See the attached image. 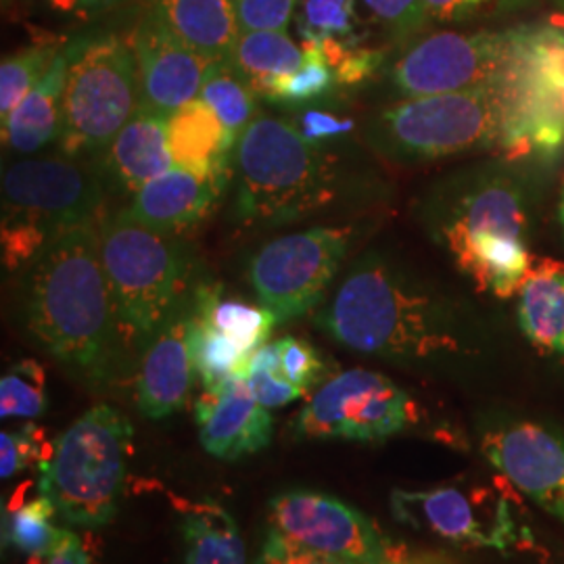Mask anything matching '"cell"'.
Segmentation results:
<instances>
[{
	"mask_svg": "<svg viewBox=\"0 0 564 564\" xmlns=\"http://www.w3.org/2000/svg\"><path fill=\"white\" fill-rule=\"evenodd\" d=\"M316 326L356 354L402 366L449 368L481 354L463 305L377 249L349 265Z\"/></svg>",
	"mask_w": 564,
	"mask_h": 564,
	"instance_id": "cell-1",
	"label": "cell"
},
{
	"mask_svg": "<svg viewBox=\"0 0 564 564\" xmlns=\"http://www.w3.org/2000/svg\"><path fill=\"white\" fill-rule=\"evenodd\" d=\"M389 564H423V563H398V561H391Z\"/></svg>",
	"mask_w": 564,
	"mask_h": 564,
	"instance_id": "cell-48",
	"label": "cell"
},
{
	"mask_svg": "<svg viewBox=\"0 0 564 564\" xmlns=\"http://www.w3.org/2000/svg\"><path fill=\"white\" fill-rule=\"evenodd\" d=\"M132 423L109 403L86 410L39 464V494L65 523L95 529L116 519L132 449Z\"/></svg>",
	"mask_w": 564,
	"mask_h": 564,
	"instance_id": "cell-8",
	"label": "cell"
},
{
	"mask_svg": "<svg viewBox=\"0 0 564 564\" xmlns=\"http://www.w3.org/2000/svg\"><path fill=\"white\" fill-rule=\"evenodd\" d=\"M354 241L351 228L314 226L265 242L247 268L260 305L270 310L279 324L316 310Z\"/></svg>",
	"mask_w": 564,
	"mask_h": 564,
	"instance_id": "cell-12",
	"label": "cell"
},
{
	"mask_svg": "<svg viewBox=\"0 0 564 564\" xmlns=\"http://www.w3.org/2000/svg\"><path fill=\"white\" fill-rule=\"evenodd\" d=\"M130 44L139 69L141 109L162 118L199 99L209 67L220 61L191 48L153 11L139 21Z\"/></svg>",
	"mask_w": 564,
	"mask_h": 564,
	"instance_id": "cell-16",
	"label": "cell"
},
{
	"mask_svg": "<svg viewBox=\"0 0 564 564\" xmlns=\"http://www.w3.org/2000/svg\"><path fill=\"white\" fill-rule=\"evenodd\" d=\"M535 65L519 82L398 99L368 120L364 139L375 153L395 163L437 162L498 144L529 147L544 99Z\"/></svg>",
	"mask_w": 564,
	"mask_h": 564,
	"instance_id": "cell-4",
	"label": "cell"
},
{
	"mask_svg": "<svg viewBox=\"0 0 564 564\" xmlns=\"http://www.w3.org/2000/svg\"><path fill=\"white\" fill-rule=\"evenodd\" d=\"M423 421L416 400L383 372L351 368L330 377L293 421L297 440L384 442Z\"/></svg>",
	"mask_w": 564,
	"mask_h": 564,
	"instance_id": "cell-11",
	"label": "cell"
},
{
	"mask_svg": "<svg viewBox=\"0 0 564 564\" xmlns=\"http://www.w3.org/2000/svg\"><path fill=\"white\" fill-rule=\"evenodd\" d=\"M199 99L218 113L228 134V147L235 151L242 132L258 116L253 86L230 61L220 59L209 67Z\"/></svg>",
	"mask_w": 564,
	"mask_h": 564,
	"instance_id": "cell-28",
	"label": "cell"
},
{
	"mask_svg": "<svg viewBox=\"0 0 564 564\" xmlns=\"http://www.w3.org/2000/svg\"><path fill=\"white\" fill-rule=\"evenodd\" d=\"M479 447L521 496L564 524V426L494 414L479 426Z\"/></svg>",
	"mask_w": 564,
	"mask_h": 564,
	"instance_id": "cell-14",
	"label": "cell"
},
{
	"mask_svg": "<svg viewBox=\"0 0 564 564\" xmlns=\"http://www.w3.org/2000/svg\"><path fill=\"white\" fill-rule=\"evenodd\" d=\"M419 209L424 230L479 291L519 293L533 263L521 182L498 170L464 172L431 188Z\"/></svg>",
	"mask_w": 564,
	"mask_h": 564,
	"instance_id": "cell-5",
	"label": "cell"
},
{
	"mask_svg": "<svg viewBox=\"0 0 564 564\" xmlns=\"http://www.w3.org/2000/svg\"><path fill=\"white\" fill-rule=\"evenodd\" d=\"M101 218L65 230L21 272L25 330L90 387L113 379L126 349L102 268Z\"/></svg>",
	"mask_w": 564,
	"mask_h": 564,
	"instance_id": "cell-2",
	"label": "cell"
},
{
	"mask_svg": "<svg viewBox=\"0 0 564 564\" xmlns=\"http://www.w3.org/2000/svg\"><path fill=\"white\" fill-rule=\"evenodd\" d=\"M232 176L235 167L197 174L174 165L147 182L126 207V214L147 228L182 237L209 216Z\"/></svg>",
	"mask_w": 564,
	"mask_h": 564,
	"instance_id": "cell-19",
	"label": "cell"
},
{
	"mask_svg": "<svg viewBox=\"0 0 564 564\" xmlns=\"http://www.w3.org/2000/svg\"><path fill=\"white\" fill-rule=\"evenodd\" d=\"M149 11L212 59H228L242 32L232 0H149Z\"/></svg>",
	"mask_w": 564,
	"mask_h": 564,
	"instance_id": "cell-22",
	"label": "cell"
},
{
	"mask_svg": "<svg viewBox=\"0 0 564 564\" xmlns=\"http://www.w3.org/2000/svg\"><path fill=\"white\" fill-rule=\"evenodd\" d=\"M256 564H339L326 556H321L312 550H305L302 545L293 544L286 540L276 529L268 527V533L263 538L262 550L256 558Z\"/></svg>",
	"mask_w": 564,
	"mask_h": 564,
	"instance_id": "cell-42",
	"label": "cell"
},
{
	"mask_svg": "<svg viewBox=\"0 0 564 564\" xmlns=\"http://www.w3.org/2000/svg\"><path fill=\"white\" fill-rule=\"evenodd\" d=\"M247 383L263 408L274 410L305 395L302 387L289 383L281 370V343H265L256 349L247 366Z\"/></svg>",
	"mask_w": 564,
	"mask_h": 564,
	"instance_id": "cell-34",
	"label": "cell"
},
{
	"mask_svg": "<svg viewBox=\"0 0 564 564\" xmlns=\"http://www.w3.org/2000/svg\"><path fill=\"white\" fill-rule=\"evenodd\" d=\"M99 241L121 339L126 347L142 351L202 281L199 262L182 237L147 228L126 209L102 214Z\"/></svg>",
	"mask_w": 564,
	"mask_h": 564,
	"instance_id": "cell-6",
	"label": "cell"
},
{
	"mask_svg": "<svg viewBox=\"0 0 564 564\" xmlns=\"http://www.w3.org/2000/svg\"><path fill=\"white\" fill-rule=\"evenodd\" d=\"M197 314L235 343L247 356L265 345L276 318L263 305L223 300V289L212 281L197 282L195 286Z\"/></svg>",
	"mask_w": 564,
	"mask_h": 564,
	"instance_id": "cell-27",
	"label": "cell"
},
{
	"mask_svg": "<svg viewBox=\"0 0 564 564\" xmlns=\"http://www.w3.org/2000/svg\"><path fill=\"white\" fill-rule=\"evenodd\" d=\"M67 42L44 41L11 53L0 65V120L4 121L21 99L42 80Z\"/></svg>",
	"mask_w": 564,
	"mask_h": 564,
	"instance_id": "cell-31",
	"label": "cell"
},
{
	"mask_svg": "<svg viewBox=\"0 0 564 564\" xmlns=\"http://www.w3.org/2000/svg\"><path fill=\"white\" fill-rule=\"evenodd\" d=\"M197 286V284H195ZM195 323V289L178 303L158 335L142 349L137 375V405L142 416L162 421L182 410L197 377L191 335Z\"/></svg>",
	"mask_w": 564,
	"mask_h": 564,
	"instance_id": "cell-17",
	"label": "cell"
},
{
	"mask_svg": "<svg viewBox=\"0 0 564 564\" xmlns=\"http://www.w3.org/2000/svg\"><path fill=\"white\" fill-rule=\"evenodd\" d=\"M563 102H564V95H563Z\"/></svg>",
	"mask_w": 564,
	"mask_h": 564,
	"instance_id": "cell-49",
	"label": "cell"
},
{
	"mask_svg": "<svg viewBox=\"0 0 564 564\" xmlns=\"http://www.w3.org/2000/svg\"><path fill=\"white\" fill-rule=\"evenodd\" d=\"M519 2V7L523 9L527 4H533V2H538V0H517ZM544 2H552V4H556V7H563L564 9V0H544Z\"/></svg>",
	"mask_w": 564,
	"mask_h": 564,
	"instance_id": "cell-46",
	"label": "cell"
},
{
	"mask_svg": "<svg viewBox=\"0 0 564 564\" xmlns=\"http://www.w3.org/2000/svg\"><path fill=\"white\" fill-rule=\"evenodd\" d=\"M107 184L95 158H21L2 167V265L23 272L65 230L101 218Z\"/></svg>",
	"mask_w": 564,
	"mask_h": 564,
	"instance_id": "cell-7",
	"label": "cell"
},
{
	"mask_svg": "<svg viewBox=\"0 0 564 564\" xmlns=\"http://www.w3.org/2000/svg\"><path fill=\"white\" fill-rule=\"evenodd\" d=\"M65 82L67 51L63 46L42 80L21 99L11 116L2 121L0 130L4 149H9L18 158H34L53 142L59 141Z\"/></svg>",
	"mask_w": 564,
	"mask_h": 564,
	"instance_id": "cell-21",
	"label": "cell"
},
{
	"mask_svg": "<svg viewBox=\"0 0 564 564\" xmlns=\"http://www.w3.org/2000/svg\"><path fill=\"white\" fill-rule=\"evenodd\" d=\"M281 370L289 383L302 387L307 393L314 384L323 379L324 362L318 351L297 337H282Z\"/></svg>",
	"mask_w": 564,
	"mask_h": 564,
	"instance_id": "cell-40",
	"label": "cell"
},
{
	"mask_svg": "<svg viewBox=\"0 0 564 564\" xmlns=\"http://www.w3.org/2000/svg\"><path fill=\"white\" fill-rule=\"evenodd\" d=\"M67 82L59 153L97 158L141 109L139 69L130 41L113 32L65 44Z\"/></svg>",
	"mask_w": 564,
	"mask_h": 564,
	"instance_id": "cell-10",
	"label": "cell"
},
{
	"mask_svg": "<svg viewBox=\"0 0 564 564\" xmlns=\"http://www.w3.org/2000/svg\"><path fill=\"white\" fill-rule=\"evenodd\" d=\"M232 218L245 228H279L351 209L370 181L326 144L303 139L295 121L256 116L235 149Z\"/></svg>",
	"mask_w": 564,
	"mask_h": 564,
	"instance_id": "cell-3",
	"label": "cell"
},
{
	"mask_svg": "<svg viewBox=\"0 0 564 564\" xmlns=\"http://www.w3.org/2000/svg\"><path fill=\"white\" fill-rule=\"evenodd\" d=\"M53 445L44 444V433L36 424L18 431H2L0 435V477L11 479L32 464L48 458Z\"/></svg>",
	"mask_w": 564,
	"mask_h": 564,
	"instance_id": "cell-37",
	"label": "cell"
},
{
	"mask_svg": "<svg viewBox=\"0 0 564 564\" xmlns=\"http://www.w3.org/2000/svg\"><path fill=\"white\" fill-rule=\"evenodd\" d=\"M395 42L412 41L426 28L423 0H362Z\"/></svg>",
	"mask_w": 564,
	"mask_h": 564,
	"instance_id": "cell-38",
	"label": "cell"
},
{
	"mask_svg": "<svg viewBox=\"0 0 564 564\" xmlns=\"http://www.w3.org/2000/svg\"><path fill=\"white\" fill-rule=\"evenodd\" d=\"M426 23H464L521 9L517 0H423Z\"/></svg>",
	"mask_w": 564,
	"mask_h": 564,
	"instance_id": "cell-39",
	"label": "cell"
},
{
	"mask_svg": "<svg viewBox=\"0 0 564 564\" xmlns=\"http://www.w3.org/2000/svg\"><path fill=\"white\" fill-rule=\"evenodd\" d=\"M241 30L286 32L297 0H232Z\"/></svg>",
	"mask_w": 564,
	"mask_h": 564,
	"instance_id": "cell-41",
	"label": "cell"
},
{
	"mask_svg": "<svg viewBox=\"0 0 564 564\" xmlns=\"http://www.w3.org/2000/svg\"><path fill=\"white\" fill-rule=\"evenodd\" d=\"M391 512L402 524L466 547L510 554L531 542L517 505L487 485H444L424 491L395 489L391 494Z\"/></svg>",
	"mask_w": 564,
	"mask_h": 564,
	"instance_id": "cell-13",
	"label": "cell"
},
{
	"mask_svg": "<svg viewBox=\"0 0 564 564\" xmlns=\"http://www.w3.org/2000/svg\"><path fill=\"white\" fill-rule=\"evenodd\" d=\"M167 144L174 165L184 170L212 174L235 167V151L228 147L223 120L203 99L186 102L167 118Z\"/></svg>",
	"mask_w": 564,
	"mask_h": 564,
	"instance_id": "cell-24",
	"label": "cell"
},
{
	"mask_svg": "<svg viewBox=\"0 0 564 564\" xmlns=\"http://www.w3.org/2000/svg\"><path fill=\"white\" fill-rule=\"evenodd\" d=\"M199 442L218 460L235 463L258 454L272 442L270 410L253 395L247 379H232L218 389H203L195 402Z\"/></svg>",
	"mask_w": 564,
	"mask_h": 564,
	"instance_id": "cell-18",
	"label": "cell"
},
{
	"mask_svg": "<svg viewBox=\"0 0 564 564\" xmlns=\"http://www.w3.org/2000/svg\"><path fill=\"white\" fill-rule=\"evenodd\" d=\"M305 63L295 74L272 82L262 93V99L282 105H303L326 97L335 86V74L324 59L323 51L314 42H303Z\"/></svg>",
	"mask_w": 564,
	"mask_h": 564,
	"instance_id": "cell-32",
	"label": "cell"
},
{
	"mask_svg": "<svg viewBox=\"0 0 564 564\" xmlns=\"http://www.w3.org/2000/svg\"><path fill=\"white\" fill-rule=\"evenodd\" d=\"M109 193L134 197L147 182L174 167L167 118L139 109L97 158Z\"/></svg>",
	"mask_w": 564,
	"mask_h": 564,
	"instance_id": "cell-20",
	"label": "cell"
},
{
	"mask_svg": "<svg viewBox=\"0 0 564 564\" xmlns=\"http://www.w3.org/2000/svg\"><path fill=\"white\" fill-rule=\"evenodd\" d=\"M561 220H563V226H564V188H563V202H561Z\"/></svg>",
	"mask_w": 564,
	"mask_h": 564,
	"instance_id": "cell-47",
	"label": "cell"
},
{
	"mask_svg": "<svg viewBox=\"0 0 564 564\" xmlns=\"http://www.w3.org/2000/svg\"><path fill=\"white\" fill-rule=\"evenodd\" d=\"M545 25L508 30L435 32L403 48L387 69L398 99L463 93L527 78L544 41Z\"/></svg>",
	"mask_w": 564,
	"mask_h": 564,
	"instance_id": "cell-9",
	"label": "cell"
},
{
	"mask_svg": "<svg viewBox=\"0 0 564 564\" xmlns=\"http://www.w3.org/2000/svg\"><path fill=\"white\" fill-rule=\"evenodd\" d=\"M57 514L55 506L44 496H36L30 502L9 506L4 508L2 517V545L13 547L21 554L41 556L46 554L53 545L59 542L65 529L53 524V517Z\"/></svg>",
	"mask_w": 564,
	"mask_h": 564,
	"instance_id": "cell-30",
	"label": "cell"
},
{
	"mask_svg": "<svg viewBox=\"0 0 564 564\" xmlns=\"http://www.w3.org/2000/svg\"><path fill=\"white\" fill-rule=\"evenodd\" d=\"M321 46L324 59L330 65L335 80L341 86H358L372 78L383 65V53L362 48L356 42L330 41L314 42Z\"/></svg>",
	"mask_w": 564,
	"mask_h": 564,
	"instance_id": "cell-36",
	"label": "cell"
},
{
	"mask_svg": "<svg viewBox=\"0 0 564 564\" xmlns=\"http://www.w3.org/2000/svg\"><path fill=\"white\" fill-rule=\"evenodd\" d=\"M295 126L300 128L303 139L314 144H328L349 134L356 128V121L337 118L335 113H328L323 109H305L300 120L295 121Z\"/></svg>",
	"mask_w": 564,
	"mask_h": 564,
	"instance_id": "cell-43",
	"label": "cell"
},
{
	"mask_svg": "<svg viewBox=\"0 0 564 564\" xmlns=\"http://www.w3.org/2000/svg\"><path fill=\"white\" fill-rule=\"evenodd\" d=\"M517 295L524 337L545 354L564 358V263L535 260Z\"/></svg>",
	"mask_w": 564,
	"mask_h": 564,
	"instance_id": "cell-23",
	"label": "cell"
},
{
	"mask_svg": "<svg viewBox=\"0 0 564 564\" xmlns=\"http://www.w3.org/2000/svg\"><path fill=\"white\" fill-rule=\"evenodd\" d=\"M268 523L293 544L339 564H389V544L364 512L312 489L274 496Z\"/></svg>",
	"mask_w": 564,
	"mask_h": 564,
	"instance_id": "cell-15",
	"label": "cell"
},
{
	"mask_svg": "<svg viewBox=\"0 0 564 564\" xmlns=\"http://www.w3.org/2000/svg\"><path fill=\"white\" fill-rule=\"evenodd\" d=\"M191 351L195 372L202 381L203 389H218L232 379H245L249 358L235 343L230 341L218 328L205 323L197 314L195 305V323L191 335Z\"/></svg>",
	"mask_w": 564,
	"mask_h": 564,
	"instance_id": "cell-29",
	"label": "cell"
},
{
	"mask_svg": "<svg viewBox=\"0 0 564 564\" xmlns=\"http://www.w3.org/2000/svg\"><path fill=\"white\" fill-rule=\"evenodd\" d=\"M181 508L182 564H247L239 524L214 500L178 502Z\"/></svg>",
	"mask_w": 564,
	"mask_h": 564,
	"instance_id": "cell-25",
	"label": "cell"
},
{
	"mask_svg": "<svg viewBox=\"0 0 564 564\" xmlns=\"http://www.w3.org/2000/svg\"><path fill=\"white\" fill-rule=\"evenodd\" d=\"M356 0H305L300 23L303 42L351 41Z\"/></svg>",
	"mask_w": 564,
	"mask_h": 564,
	"instance_id": "cell-35",
	"label": "cell"
},
{
	"mask_svg": "<svg viewBox=\"0 0 564 564\" xmlns=\"http://www.w3.org/2000/svg\"><path fill=\"white\" fill-rule=\"evenodd\" d=\"M228 61L262 97L272 82L302 69L305 51L281 30H242Z\"/></svg>",
	"mask_w": 564,
	"mask_h": 564,
	"instance_id": "cell-26",
	"label": "cell"
},
{
	"mask_svg": "<svg viewBox=\"0 0 564 564\" xmlns=\"http://www.w3.org/2000/svg\"><path fill=\"white\" fill-rule=\"evenodd\" d=\"M48 408L46 372L36 360L13 364L0 379V416L36 419Z\"/></svg>",
	"mask_w": 564,
	"mask_h": 564,
	"instance_id": "cell-33",
	"label": "cell"
},
{
	"mask_svg": "<svg viewBox=\"0 0 564 564\" xmlns=\"http://www.w3.org/2000/svg\"><path fill=\"white\" fill-rule=\"evenodd\" d=\"M118 2L120 0H42L46 9L80 21L95 20Z\"/></svg>",
	"mask_w": 564,
	"mask_h": 564,
	"instance_id": "cell-45",
	"label": "cell"
},
{
	"mask_svg": "<svg viewBox=\"0 0 564 564\" xmlns=\"http://www.w3.org/2000/svg\"><path fill=\"white\" fill-rule=\"evenodd\" d=\"M28 564H93L86 547L82 544L80 535L74 531H63L59 542L53 545L46 554L30 556Z\"/></svg>",
	"mask_w": 564,
	"mask_h": 564,
	"instance_id": "cell-44",
	"label": "cell"
}]
</instances>
